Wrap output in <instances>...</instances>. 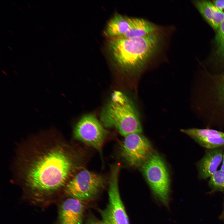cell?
<instances>
[{
	"label": "cell",
	"instance_id": "cell-1",
	"mask_svg": "<svg viewBox=\"0 0 224 224\" xmlns=\"http://www.w3.org/2000/svg\"><path fill=\"white\" fill-rule=\"evenodd\" d=\"M57 142L36 151L26 161L23 171L25 184L35 195L56 192L68 182L73 167L69 154Z\"/></svg>",
	"mask_w": 224,
	"mask_h": 224
},
{
	"label": "cell",
	"instance_id": "cell-4",
	"mask_svg": "<svg viewBox=\"0 0 224 224\" xmlns=\"http://www.w3.org/2000/svg\"><path fill=\"white\" fill-rule=\"evenodd\" d=\"M142 166V172L153 192L164 204L167 205L170 179L163 160L158 154H152Z\"/></svg>",
	"mask_w": 224,
	"mask_h": 224
},
{
	"label": "cell",
	"instance_id": "cell-14",
	"mask_svg": "<svg viewBox=\"0 0 224 224\" xmlns=\"http://www.w3.org/2000/svg\"><path fill=\"white\" fill-rule=\"evenodd\" d=\"M181 131L188 135L193 139L198 138L208 137L224 138V132L210 129L191 128L181 129Z\"/></svg>",
	"mask_w": 224,
	"mask_h": 224
},
{
	"label": "cell",
	"instance_id": "cell-17",
	"mask_svg": "<svg viewBox=\"0 0 224 224\" xmlns=\"http://www.w3.org/2000/svg\"><path fill=\"white\" fill-rule=\"evenodd\" d=\"M210 187L213 190L224 191V171L217 170L210 177Z\"/></svg>",
	"mask_w": 224,
	"mask_h": 224
},
{
	"label": "cell",
	"instance_id": "cell-21",
	"mask_svg": "<svg viewBox=\"0 0 224 224\" xmlns=\"http://www.w3.org/2000/svg\"><path fill=\"white\" fill-rule=\"evenodd\" d=\"M91 224H104L102 222H93Z\"/></svg>",
	"mask_w": 224,
	"mask_h": 224
},
{
	"label": "cell",
	"instance_id": "cell-7",
	"mask_svg": "<svg viewBox=\"0 0 224 224\" xmlns=\"http://www.w3.org/2000/svg\"><path fill=\"white\" fill-rule=\"evenodd\" d=\"M124 137L120 147L122 157L132 166L142 165L152 154L150 142L141 133H133Z\"/></svg>",
	"mask_w": 224,
	"mask_h": 224
},
{
	"label": "cell",
	"instance_id": "cell-11",
	"mask_svg": "<svg viewBox=\"0 0 224 224\" xmlns=\"http://www.w3.org/2000/svg\"><path fill=\"white\" fill-rule=\"evenodd\" d=\"M194 4L203 17L214 29L217 30L224 20V13L212 2L206 0L194 1Z\"/></svg>",
	"mask_w": 224,
	"mask_h": 224
},
{
	"label": "cell",
	"instance_id": "cell-25",
	"mask_svg": "<svg viewBox=\"0 0 224 224\" xmlns=\"http://www.w3.org/2000/svg\"><path fill=\"white\" fill-rule=\"evenodd\" d=\"M12 3L16 6L17 7V6L16 5V4L13 2H12Z\"/></svg>",
	"mask_w": 224,
	"mask_h": 224
},
{
	"label": "cell",
	"instance_id": "cell-16",
	"mask_svg": "<svg viewBox=\"0 0 224 224\" xmlns=\"http://www.w3.org/2000/svg\"><path fill=\"white\" fill-rule=\"evenodd\" d=\"M214 83V92L220 105L224 108V72L215 77Z\"/></svg>",
	"mask_w": 224,
	"mask_h": 224
},
{
	"label": "cell",
	"instance_id": "cell-15",
	"mask_svg": "<svg viewBox=\"0 0 224 224\" xmlns=\"http://www.w3.org/2000/svg\"><path fill=\"white\" fill-rule=\"evenodd\" d=\"M202 147L209 149L224 147V138L208 137L193 139Z\"/></svg>",
	"mask_w": 224,
	"mask_h": 224
},
{
	"label": "cell",
	"instance_id": "cell-22",
	"mask_svg": "<svg viewBox=\"0 0 224 224\" xmlns=\"http://www.w3.org/2000/svg\"><path fill=\"white\" fill-rule=\"evenodd\" d=\"M8 31H9V32L11 34H12V35L13 34V33L10 30H8Z\"/></svg>",
	"mask_w": 224,
	"mask_h": 224
},
{
	"label": "cell",
	"instance_id": "cell-5",
	"mask_svg": "<svg viewBox=\"0 0 224 224\" xmlns=\"http://www.w3.org/2000/svg\"><path fill=\"white\" fill-rule=\"evenodd\" d=\"M105 180L102 175L87 170L77 174L65 185V194L82 201L90 200L104 186Z\"/></svg>",
	"mask_w": 224,
	"mask_h": 224
},
{
	"label": "cell",
	"instance_id": "cell-2",
	"mask_svg": "<svg viewBox=\"0 0 224 224\" xmlns=\"http://www.w3.org/2000/svg\"><path fill=\"white\" fill-rule=\"evenodd\" d=\"M160 39L156 31L140 37H115L110 40L109 46L114 59L119 65L126 68L138 70L154 54Z\"/></svg>",
	"mask_w": 224,
	"mask_h": 224
},
{
	"label": "cell",
	"instance_id": "cell-12",
	"mask_svg": "<svg viewBox=\"0 0 224 224\" xmlns=\"http://www.w3.org/2000/svg\"><path fill=\"white\" fill-rule=\"evenodd\" d=\"M128 19L129 24L128 30L118 37L124 38L140 37L156 32L158 29L156 25L142 18L128 17Z\"/></svg>",
	"mask_w": 224,
	"mask_h": 224
},
{
	"label": "cell",
	"instance_id": "cell-20",
	"mask_svg": "<svg viewBox=\"0 0 224 224\" xmlns=\"http://www.w3.org/2000/svg\"><path fill=\"white\" fill-rule=\"evenodd\" d=\"M221 170L224 171V152L223 154L222 163L221 168Z\"/></svg>",
	"mask_w": 224,
	"mask_h": 224
},
{
	"label": "cell",
	"instance_id": "cell-19",
	"mask_svg": "<svg viewBox=\"0 0 224 224\" xmlns=\"http://www.w3.org/2000/svg\"><path fill=\"white\" fill-rule=\"evenodd\" d=\"M214 4L224 13V0H216L212 1Z\"/></svg>",
	"mask_w": 224,
	"mask_h": 224
},
{
	"label": "cell",
	"instance_id": "cell-13",
	"mask_svg": "<svg viewBox=\"0 0 224 224\" xmlns=\"http://www.w3.org/2000/svg\"><path fill=\"white\" fill-rule=\"evenodd\" d=\"M129 28L128 17L120 14L114 16L109 21L105 30L109 36L117 37L127 32Z\"/></svg>",
	"mask_w": 224,
	"mask_h": 224
},
{
	"label": "cell",
	"instance_id": "cell-26",
	"mask_svg": "<svg viewBox=\"0 0 224 224\" xmlns=\"http://www.w3.org/2000/svg\"><path fill=\"white\" fill-rule=\"evenodd\" d=\"M36 6H37V7H38L39 8V7L38 6V5H36Z\"/></svg>",
	"mask_w": 224,
	"mask_h": 224
},
{
	"label": "cell",
	"instance_id": "cell-3",
	"mask_svg": "<svg viewBox=\"0 0 224 224\" xmlns=\"http://www.w3.org/2000/svg\"><path fill=\"white\" fill-rule=\"evenodd\" d=\"M100 119L104 126L116 128L124 137L142 132L139 115L134 105L119 91L112 93L110 102L102 111Z\"/></svg>",
	"mask_w": 224,
	"mask_h": 224
},
{
	"label": "cell",
	"instance_id": "cell-8",
	"mask_svg": "<svg viewBox=\"0 0 224 224\" xmlns=\"http://www.w3.org/2000/svg\"><path fill=\"white\" fill-rule=\"evenodd\" d=\"M107 132L96 117L86 115L78 122L73 130V136L77 140L100 151Z\"/></svg>",
	"mask_w": 224,
	"mask_h": 224
},
{
	"label": "cell",
	"instance_id": "cell-23",
	"mask_svg": "<svg viewBox=\"0 0 224 224\" xmlns=\"http://www.w3.org/2000/svg\"><path fill=\"white\" fill-rule=\"evenodd\" d=\"M18 8L19 9H20L21 12H23L22 10L20 7H18Z\"/></svg>",
	"mask_w": 224,
	"mask_h": 224
},
{
	"label": "cell",
	"instance_id": "cell-10",
	"mask_svg": "<svg viewBox=\"0 0 224 224\" xmlns=\"http://www.w3.org/2000/svg\"><path fill=\"white\" fill-rule=\"evenodd\" d=\"M222 150L217 148L210 149L197 163L198 176L202 179L210 177L217 170L223 158Z\"/></svg>",
	"mask_w": 224,
	"mask_h": 224
},
{
	"label": "cell",
	"instance_id": "cell-27",
	"mask_svg": "<svg viewBox=\"0 0 224 224\" xmlns=\"http://www.w3.org/2000/svg\"><path fill=\"white\" fill-rule=\"evenodd\" d=\"M223 215H224V212H223Z\"/></svg>",
	"mask_w": 224,
	"mask_h": 224
},
{
	"label": "cell",
	"instance_id": "cell-6",
	"mask_svg": "<svg viewBox=\"0 0 224 224\" xmlns=\"http://www.w3.org/2000/svg\"><path fill=\"white\" fill-rule=\"evenodd\" d=\"M120 166L111 167L108 191L109 202L106 208L100 211L104 224H129L128 218L121 199L118 187Z\"/></svg>",
	"mask_w": 224,
	"mask_h": 224
},
{
	"label": "cell",
	"instance_id": "cell-9",
	"mask_svg": "<svg viewBox=\"0 0 224 224\" xmlns=\"http://www.w3.org/2000/svg\"><path fill=\"white\" fill-rule=\"evenodd\" d=\"M82 201L70 197L60 205L58 224H82L84 210Z\"/></svg>",
	"mask_w": 224,
	"mask_h": 224
},
{
	"label": "cell",
	"instance_id": "cell-24",
	"mask_svg": "<svg viewBox=\"0 0 224 224\" xmlns=\"http://www.w3.org/2000/svg\"><path fill=\"white\" fill-rule=\"evenodd\" d=\"M27 4V5L30 8H31V7L28 4Z\"/></svg>",
	"mask_w": 224,
	"mask_h": 224
},
{
	"label": "cell",
	"instance_id": "cell-18",
	"mask_svg": "<svg viewBox=\"0 0 224 224\" xmlns=\"http://www.w3.org/2000/svg\"><path fill=\"white\" fill-rule=\"evenodd\" d=\"M216 39L218 51L222 55L224 54V20L217 30Z\"/></svg>",
	"mask_w": 224,
	"mask_h": 224
}]
</instances>
